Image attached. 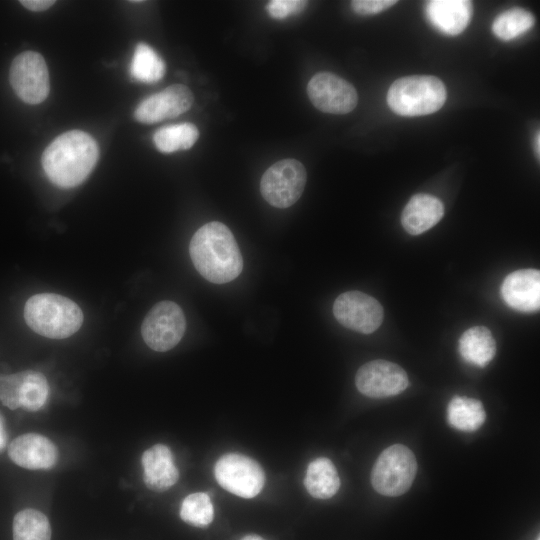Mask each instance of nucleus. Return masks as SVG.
Segmentation results:
<instances>
[{"label":"nucleus","instance_id":"31","mask_svg":"<svg viewBox=\"0 0 540 540\" xmlns=\"http://www.w3.org/2000/svg\"><path fill=\"white\" fill-rule=\"evenodd\" d=\"M20 3L30 11H44L55 4L54 0H21Z\"/></svg>","mask_w":540,"mask_h":540},{"label":"nucleus","instance_id":"4","mask_svg":"<svg viewBox=\"0 0 540 540\" xmlns=\"http://www.w3.org/2000/svg\"><path fill=\"white\" fill-rule=\"evenodd\" d=\"M447 91L435 76L412 75L395 80L387 93L389 108L400 116L432 114L445 103Z\"/></svg>","mask_w":540,"mask_h":540},{"label":"nucleus","instance_id":"2","mask_svg":"<svg viewBox=\"0 0 540 540\" xmlns=\"http://www.w3.org/2000/svg\"><path fill=\"white\" fill-rule=\"evenodd\" d=\"M99 157L96 141L81 130L67 131L55 138L42 155V166L49 180L62 188L81 184Z\"/></svg>","mask_w":540,"mask_h":540},{"label":"nucleus","instance_id":"26","mask_svg":"<svg viewBox=\"0 0 540 540\" xmlns=\"http://www.w3.org/2000/svg\"><path fill=\"white\" fill-rule=\"evenodd\" d=\"M20 377V407L30 412L40 410L45 405L49 393L46 377L34 370L22 371Z\"/></svg>","mask_w":540,"mask_h":540},{"label":"nucleus","instance_id":"13","mask_svg":"<svg viewBox=\"0 0 540 540\" xmlns=\"http://www.w3.org/2000/svg\"><path fill=\"white\" fill-rule=\"evenodd\" d=\"M191 90L182 84H173L144 99L134 112L140 123L153 124L174 118L188 111L193 104Z\"/></svg>","mask_w":540,"mask_h":540},{"label":"nucleus","instance_id":"6","mask_svg":"<svg viewBox=\"0 0 540 540\" xmlns=\"http://www.w3.org/2000/svg\"><path fill=\"white\" fill-rule=\"evenodd\" d=\"M307 180L305 167L296 159L287 158L271 165L262 175V197L276 208H288L301 197Z\"/></svg>","mask_w":540,"mask_h":540},{"label":"nucleus","instance_id":"12","mask_svg":"<svg viewBox=\"0 0 540 540\" xmlns=\"http://www.w3.org/2000/svg\"><path fill=\"white\" fill-rule=\"evenodd\" d=\"M355 384L365 396L384 398L402 393L409 386V380L399 365L386 360H373L358 369Z\"/></svg>","mask_w":540,"mask_h":540},{"label":"nucleus","instance_id":"16","mask_svg":"<svg viewBox=\"0 0 540 540\" xmlns=\"http://www.w3.org/2000/svg\"><path fill=\"white\" fill-rule=\"evenodd\" d=\"M143 480L148 489L163 492L172 487L179 478L171 450L163 444L147 449L141 458Z\"/></svg>","mask_w":540,"mask_h":540},{"label":"nucleus","instance_id":"33","mask_svg":"<svg viewBox=\"0 0 540 540\" xmlns=\"http://www.w3.org/2000/svg\"><path fill=\"white\" fill-rule=\"evenodd\" d=\"M241 540H265V539L258 535H247L243 537Z\"/></svg>","mask_w":540,"mask_h":540},{"label":"nucleus","instance_id":"1","mask_svg":"<svg viewBox=\"0 0 540 540\" xmlns=\"http://www.w3.org/2000/svg\"><path fill=\"white\" fill-rule=\"evenodd\" d=\"M189 252L196 270L211 283H228L242 272L243 258L238 244L221 222L201 226L191 238Z\"/></svg>","mask_w":540,"mask_h":540},{"label":"nucleus","instance_id":"23","mask_svg":"<svg viewBox=\"0 0 540 540\" xmlns=\"http://www.w3.org/2000/svg\"><path fill=\"white\" fill-rule=\"evenodd\" d=\"M166 66L157 52L145 43H139L134 51L130 73L140 82L155 83L165 74Z\"/></svg>","mask_w":540,"mask_h":540},{"label":"nucleus","instance_id":"14","mask_svg":"<svg viewBox=\"0 0 540 540\" xmlns=\"http://www.w3.org/2000/svg\"><path fill=\"white\" fill-rule=\"evenodd\" d=\"M504 302L520 312H535L540 307V272L536 269L516 270L501 286Z\"/></svg>","mask_w":540,"mask_h":540},{"label":"nucleus","instance_id":"10","mask_svg":"<svg viewBox=\"0 0 540 540\" xmlns=\"http://www.w3.org/2000/svg\"><path fill=\"white\" fill-rule=\"evenodd\" d=\"M333 313L341 325L363 334L374 332L383 321L381 304L360 291L340 294L334 301Z\"/></svg>","mask_w":540,"mask_h":540},{"label":"nucleus","instance_id":"29","mask_svg":"<svg viewBox=\"0 0 540 540\" xmlns=\"http://www.w3.org/2000/svg\"><path fill=\"white\" fill-rule=\"evenodd\" d=\"M307 4V1L302 0H272L266 8L272 18L284 19L302 12Z\"/></svg>","mask_w":540,"mask_h":540},{"label":"nucleus","instance_id":"34","mask_svg":"<svg viewBox=\"0 0 540 540\" xmlns=\"http://www.w3.org/2000/svg\"><path fill=\"white\" fill-rule=\"evenodd\" d=\"M2 444V433H1V430H0V445Z\"/></svg>","mask_w":540,"mask_h":540},{"label":"nucleus","instance_id":"35","mask_svg":"<svg viewBox=\"0 0 540 540\" xmlns=\"http://www.w3.org/2000/svg\"><path fill=\"white\" fill-rule=\"evenodd\" d=\"M536 540H539V538H537Z\"/></svg>","mask_w":540,"mask_h":540},{"label":"nucleus","instance_id":"11","mask_svg":"<svg viewBox=\"0 0 540 540\" xmlns=\"http://www.w3.org/2000/svg\"><path fill=\"white\" fill-rule=\"evenodd\" d=\"M307 94L318 110L330 114H347L358 102L354 86L330 72L315 74L307 85Z\"/></svg>","mask_w":540,"mask_h":540},{"label":"nucleus","instance_id":"30","mask_svg":"<svg viewBox=\"0 0 540 540\" xmlns=\"http://www.w3.org/2000/svg\"><path fill=\"white\" fill-rule=\"evenodd\" d=\"M396 3L395 0H354L351 2V7L359 15H374L392 7Z\"/></svg>","mask_w":540,"mask_h":540},{"label":"nucleus","instance_id":"28","mask_svg":"<svg viewBox=\"0 0 540 540\" xmlns=\"http://www.w3.org/2000/svg\"><path fill=\"white\" fill-rule=\"evenodd\" d=\"M20 372L14 374L0 375V401L11 410L20 407L19 389Z\"/></svg>","mask_w":540,"mask_h":540},{"label":"nucleus","instance_id":"7","mask_svg":"<svg viewBox=\"0 0 540 540\" xmlns=\"http://www.w3.org/2000/svg\"><path fill=\"white\" fill-rule=\"evenodd\" d=\"M186 330V319L181 307L172 301L155 304L145 316L141 334L154 351L165 352L175 347Z\"/></svg>","mask_w":540,"mask_h":540},{"label":"nucleus","instance_id":"24","mask_svg":"<svg viewBox=\"0 0 540 540\" xmlns=\"http://www.w3.org/2000/svg\"><path fill=\"white\" fill-rule=\"evenodd\" d=\"M535 25L533 14L523 8L513 7L500 13L493 21L494 35L504 41L515 39Z\"/></svg>","mask_w":540,"mask_h":540},{"label":"nucleus","instance_id":"9","mask_svg":"<svg viewBox=\"0 0 540 540\" xmlns=\"http://www.w3.org/2000/svg\"><path fill=\"white\" fill-rule=\"evenodd\" d=\"M9 80L17 96L28 104L43 102L50 91L47 65L38 52L17 55L10 67Z\"/></svg>","mask_w":540,"mask_h":540},{"label":"nucleus","instance_id":"19","mask_svg":"<svg viewBox=\"0 0 540 540\" xmlns=\"http://www.w3.org/2000/svg\"><path fill=\"white\" fill-rule=\"evenodd\" d=\"M458 350L467 363L485 367L496 354V342L488 328L474 326L461 335Z\"/></svg>","mask_w":540,"mask_h":540},{"label":"nucleus","instance_id":"15","mask_svg":"<svg viewBox=\"0 0 540 540\" xmlns=\"http://www.w3.org/2000/svg\"><path fill=\"white\" fill-rule=\"evenodd\" d=\"M8 455L20 467L39 470L53 467L57 462L58 451L47 437L27 433L11 442Z\"/></svg>","mask_w":540,"mask_h":540},{"label":"nucleus","instance_id":"32","mask_svg":"<svg viewBox=\"0 0 540 540\" xmlns=\"http://www.w3.org/2000/svg\"><path fill=\"white\" fill-rule=\"evenodd\" d=\"M534 152L537 159L539 160L540 158V133L539 131H537L534 138Z\"/></svg>","mask_w":540,"mask_h":540},{"label":"nucleus","instance_id":"20","mask_svg":"<svg viewBox=\"0 0 540 540\" xmlns=\"http://www.w3.org/2000/svg\"><path fill=\"white\" fill-rule=\"evenodd\" d=\"M308 493L314 498L328 499L334 496L340 487V479L332 461L319 457L309 463L304 479Z\"/></svg>","mask_w":540,"mask_h":540},{"label":"nucleus","instance_id":"17","mask_svg":"<svg viewBox=\"0 0 540 540\" xmlns=\"http://www.w3.org/2000/svg\"><path fill=\"white\" fill-rule=\"evenodd\" d=\"M472 13V3L468 0H431L425 6L429 22L437 30L450 36H456L465 30Z\"/></svg>","mask_w":540,"mask_h":540},{"label":"nucleus","instance_id":"27","mask_svg":"<svg viewBox=\"0 0 540 540\" xmlns=\"http://www.w3.org/2000/svg\"><path fill=\"white\" fill-rule=\"evenodd\" d=\"M181 519L196 527H206L214 517V509L207 493H192L184 498L180 507Z\"/></svg>","mask_w":540,"mask_h":540},{"label":"nucleus","instance_id":"25","mask_svg":"<svg viewBox=\"0 0 540 540\" xmlns=\"http://www.w3.org/2000/svg\"><path fill=\"white\" fill-rule=\"evenodd\" d=\"M13 540H51L48 518L35 509L18 512L13 520Z\"/></svg>","mask_w":540,"mask_h":540},{"label":"nucleus","instance_id":"5","mask_svg":"<svg viewBox=\"0 0 540 540\" xmlns=\"http://www.w3.org/2000/svg\"><path fill=\"white\" fill-rule=\"evenodd\" d=\"M416 472L417 462L413 452L404 445L395 444L386 448L377 458L371 482L378 493L399 496L411 487Z\"/></svg>","mask_w":540,"mask_h":540},{"label":"nucleus","instance_id":"18","mask_svg":"<svg viewBox=\"0 0 540 540\" xmlns=\"http://www.w3.org/2000/svg\"><path fill=\"white\" fill-rule=\"evenodd\" d=\"M444 215L443 203L429 194H416L403 209L401 224L406 232L419 235L435 226Z\"/></svg>","mask_w":540,"mask_h":540},{"label":"nucleus","instance_id":"22","mask_svg":"<svg viewBox=\"0 0 540 540\" xmlns=\"http://www.w3.org/2000/svg\"><path fill=\"white\" fill-rule=\"evenodd\" d=\"M199 137L192 123H180L161 127L153 135L156 148L163 153H172L191 148Z\"/></svg>","mask_w":540,"mask_h":540},{"label":"nucleus","instance_id":"3","mask_svg":"<svg viewBox=\"0 0 540 540\" xmlns=\"http://www.w3.org/2000/svg\"><path fill=\"white\" fill-rule=\"evenodd\" d=\"M24 318L34 332L51 339L70 337L83 323L80 307L71 299L54 293L30 297L25 303Z\"/></svg>","mask_w":540,"mask_h":540},{"label":"nucleus","instance_id":"8","mask_svg":"<svg viewBox=\"0 0 540 540\" xmlns=\"http://www.w3.org/2000/svg\"><path fill=\"white\" fill-rule=\"evenodd\" d=\"M214 475L221 487L243 498H253L262 490L264 471L252 458L228 453L221 456L214 467Z\"/></svg>","mask_w":540,"mask_h":540},{"label":"nucleus","instance_id":"21","mask_svg":"<svg viewBox=\"0 0 540 540\" xmlns=\"http://www.w3.org/2000/svg\"><path fill=\"white\" fill-rule=\"evenodd\" d=\"M486 419L481 401L465 396H454L447 406L448 423L455 429L473 432L479 429Z\"/></svg>","mask_w":540,"mask_h":540}]
</instances>
